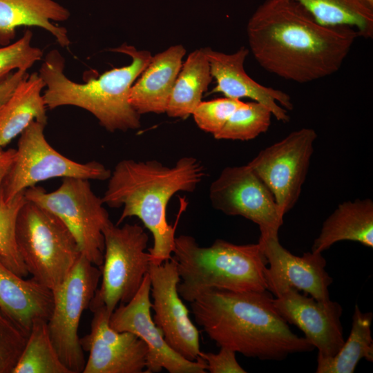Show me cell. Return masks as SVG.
Returning <instances> with one entry per match:
<instances>
[{
  "label": "cell",
  "instance_id": "cell-25",
  "mask_svg": "<svg viewBox=\"0 0 373 373\" xmlns=\"http://www.w3.org/2000/svg\"><path fill=\"white\" fill-rule=\"evenodd\" d=\"M291 1L323 26L348 27L354 30L359 37H373V6L367 0Z\"/></svg>",
  "mask_w": 373,
  "mask_h": 373
},
{
  "label": "cell",
  "instance_id": "cell-12",
  "mask_svg": "<svg viewBox=\"0 0 373 373\" xmlns=\"http://www.w3.org/2000/svg\"><path fill=\"white\" fill-rule=\"evenodd\" d=\"M209 197L215 209L256 223L260 235L278 234L283 225L273 194L248 164L225 167L211 184Z\"/></svg>",
  "mask_w": 373,
  "mask_h": 373
},
{
  "label": "cell",
  "instance_id": "cell-11",
  "mask_svg": "<svg viewBox=\"0 0 373 373\" xmlns=\"http://www.w3.org/2000/svg\"><path fill=\"white\" fill-rule=\"evenodd\" d=\"M316 138L313 128L296 130L261 150L247 164L270 190L283 215L300 197Z\"/></svg>",
  "mask_w": 373,
  "mask_h": 373
},
{
  "label": "cell",
  "instance_id": "cell-24",
  "mask_svg": "<svg viewBox=\"0 0 373 373\" xmlns=\"http://www.w3.org/2000/svg\"><path fill=\"white\" fill-rule=\"evenodd\" d=\"M212 79L204 48L191 52L178 75L165 113L182 119L192 115Z\"/></svg>",
  "mask_w": 373,
  "mask_h": 373
},
{
  "label": "cell",
  "instance_id": "cell-19",
  "mask_svg": "<svg viewBox=\"0 0 373 373\" xmlns=\"http://www.w3.org/2000/svg\"><path fill=\"white\" fill-rule=\"evenodd\" d=\"M52 307V290L19 276L0 257V308L6 316L28 335L35 321H48Z\"/></svg>",
  "mask_w": 373,
  "mask_h": 373
},
{
  "label": "cell",
  "instance_id": "cell-22",
  "mask_svg": "<svg viewBox=\"0 0 373 373\" xmlns=\"http://www.w3.org/2000/svg\"><path fill=\"white\" fill-rule=\"evenodd\" d=\"M351 240L373 247V202L370 198L345 201L324 221L312 251L322 253L334 243Z\"/></svg>",
  "mask_w": 373,
  "mask_h": 373
},
{
  "label": "cell",
  "instance_id": "cell-26",
  "mask_svg": "<svg viewBox=\"0 0 373 373\" xmlns=\"http://www.w3.org/2000/svg\"><path fill=\"white\" fill-rule=\"evenodd\" d=\"M373 314L363 313L354 307L352 329L347 341L332 357L317 358L316 373H353L358 362L365 358L373 361L371 325Z\"/></svg>",
  "mask_w": 373,
  "mask_h": 373
},
{
  "label": "cell",
  "instance_id": "cell-31",
  "mask_svg": "<svg viewBox=\"0 0 373 373\" xmlns=\"http://www.w3.org/2000/svg\"><path fill=\"white\" fill-rule=\"evenodd\" d=\"M244 102L229 97L201 101L192 115L197 126L213 135L224 126L232 113Z\"/></svg>",
  "mask_w": 373,
  "mask_h": 373
},
{
  "label": "cell",
  "instance_id": "cell-28",
  "mask_svg": "<svg viewBox=\"0 0 373 373\" xmlns=\"http://www.w3.org/2000/svg\"><path fill=\"white\" fill-rule=\"evenodd\" d=\"M272 116L271 111L260 103L243 102L213 137L216 140H253L269 129Z\"/></svg>",
  "mask_w": 373,
  "mask_h": 373
},
{
  "label": "cell",
  "instance_id": "cell-6",
  "mask_svg": "<svg viewBox=\"0 0 373 373\" xmlns=\"http://www.w3.org/2000/svg\"><path fill=\"white\" fill-rule=\"evenodd\" d=\"M15 236L28 274L50 290L65 280L82 255L64 222L28 200L19 211Z\"/></svg>",
  "mask_w": 373,
  "mask_h": 373
},
{
  "label": "cell",
  "instance_id": "cell-33",
  "mask_svg": "<svg viewBox=\"0 0 373 373\" xmlns=\"http://www.w3.org/2000/svg\"><path fill=\"white\" fill-rule=\"evenodd\" d=\"M236 354L235 351L229 348L220 347L216 354L201 352L200 358L205 361L207 370L211 373L247 372L238 363Z\"/></svg>",
  "mask_w": 373,
  "mask_h": 373
},
{
  "label": "cell",
  "instance_id": "cell-16",
  "mask_svg": "<svg viewBox=\"0 0 373 373\" xmlns=\"http://www.w3.org/2000/svg\"><path fill=\"white\" fill-rule=\"evenodd\" d=\"M91 312L90 333L80 338L83 350L89 353L83 373L144 372L147 345L131 332L113 329L104 307Z\"/></svg>",
  "mask_w": 373,
  "mask_h": 373
},
{
  "label": "cell",
  "instance_id": "cell-13",
  "mask_svg": "<svg viewBox=\"0 0 373 373\" xmlns=\"http://www.w3.org/2000/svg\"><path fill=\"white\" fill-rule=\"evenodd\" d=\"M151 279L149 273L134 297L119 305L110 316L111 327L118 332H129L148 346L145 373H205L207 364L202 359L189 361L175 352L165 341L151 316Z\"/></svg>",
  "mask_w": 373,
  "mask_h": 373
},
{
  "label": "cell",
  "instance_id": "cell-8",
  "mask_svg": "<svg viewBox=\"0 0 373 373\" xmlns=\"http://www.w3.org/2000/svg\"><path fill=\"white\" fill-rule=\"evenodd\" d=\"M104 255L102 282L91 300L90 311L104 307L111 314L120 304L128 303L149 273L151 257L146 251L149 236L137 224L123 226L111 222L104 230Z\"/></svg>",
  "mask_w": 373,
  "mask_h": 373
},
{
  "label": "cell",
  "instance_id": "cell-15",
  "mask_svg": "<svg viewBox=\"0 0 373 373\" xmlns=\"http://www.w3.org/2000/svg\"><path fill=\"white\" fill-rule=\"evenodd\" d=\"M258 242L269 265L265 269L268 291L277 296L295 288L319 301L330 300L328 288L333 280L325 269L322 253L294 255L280 245L276 233L260 235Z\"/></svg>",
  "mask_w": 373,
  "mask_h": 373
},
{
  "label": "cell",
  "instance_id": "cell-36",
  "mask_svg": "<svg viewBox=\"0 0 373 373\" xmlns=\"http://www.w3.org/2000/svg\"><path fill=\"white\" fill-rule=\"evenodd\" d=\"M367 1L373 6V0H367Z\"/></svg>",
  "mask_w": 373,
  "mask_h": 373
},
{
  "label": "cell",
  "instance_id": "cell-18",
  "mask_svg": "<svg viewBox=\"0 0 373 373\" xmlns=\"http://www.w3.org/2000/svg\"><path fill=\"white\" fill-rule=\"evenodd\" d=\"M211 74L216 81L213 93L226 97L240 99L249 98L267 106L278 121H289L287 111L294 108L290 96L283 90L263 86L245 72L244 64L249 50L240 47L233 53L227 54L204 48Z\"/></svg>",
  "mask_w": 373,
  "mask_h": 373
},
{
  "label": "cell",
  "instance_id": "cell-35",
  "mask_svg": "<svg viewBox=\"0 0 373 373\" xmlns=\"http://www.w3.org/2000/svg\"><path fill=\"white\" fill-rule=\"evenodd\" d=\"M16 149L0 150V195L3 183L13 164Z\"/></svg>",
  "mask_w": 373,
  "mask_h": 373
},
{
  "label": "cell",
  "instance_id": "cell-17",
  "mask_svg": "<svg viewBox=\"0 0 373 373\" xmlns=\"http://www.w3.org/2000/svg\"><path fill=\"white\" fill-rule=\"evenodd\" d=\"M273 305L287 323L298 327L317 348V358L334 356L343 345V308L338 303L319 301L289 288L273 298Z\"/></svg>",
  "mask_w": 373,
  "mask_h": 373
},
{
  "label": "cell",
  "instance_id": "cell-5",
  "mask_svg": "<svg viewBox=\"0 0 373 373\" xmlns=\"http://www.w3.org/2000/svg\"><path fill=\"white\" fill-rule=\"evenodd\" d=\"M172 254L180 278L178 291L188 302L210 289L267 290V260L258 242L236 245L217 239L201 247L193 237L181 235L175 238Z\"/></svg>",
  "mask_w": 373,
  "mask_h": 373
},
{
  "label": "cell",
  "instance_id": "cell-14",
  "mask_svg": "<svg viewBox=\"0 0 373 373\" xmlns=\"http://www.w3.org/2000/svg\"><path fill=\"white\" fill-rule=\"evenodd\" d=\"M149 274L154 323L179 354L189 361L201 360L199 331L178 291L180 278L175 260L171 257L160 265L151 263Z\"/></svg>",
  "mask_w": 373,
  "mask_h": 373
},
{
  "label": "cell",
  "instance_id": "cell-23",
  "mask_svg": "<svg viewBox=\"0 0 373 373\" xmlns=\"http://www.w3.org/2000/svg\"><path fill=\"white\" fill-rule=\"evenodd\" d=\"M45 84L32 73L17 87L0 114V150L8 145L34 121L46 126L47 107L42 93Z\"/></svg>",
  "mask_w": 373,
  "mask_h": 373
},
{
  "label": "cell",
  "instance_id": "cell-3",
  "mask_svg": "<svg viewBox=\"0 0 373 373\" xmlns=\"http://www.w3.org/2000/svg\"><path fill=\"white\" fill-rule=\"evenodd\" d=\"M205 174L202 163L192 156L171 167L156 160L124 159L111 172L102 199L111 208H123L117 225L133 216L142 222L153 238L151 263L160 265L171 258L175 238L177 223H168L167 204L178 192H193Z\"/></svg>",
  "mask_w": 373,
  "mask_h": 373
},
{
  "label": "cell",
  "instance_id": "cell-32",
  "mask_svg": "<svg viewBox=\"0 0 373 373\" xmlns=\"http://www.w3.org/2000/svg\"><path fill=\"white\" fill-rule=\"evenodd\" d=\"M28 334L0 308V373H12Z\"/></svg>",
  "mask_w": 373,
  "mask_h": 373
},
{
  "label": "cell",
  "instance_id": "cell-7",
  "mask_svg": "<svg viewBox=\"0 0 373 373\" xmlns=\"http://www.w3.org/2000/svg\"><path fill=\"white\" fill-rule=\"evenodd\" d=\"M24 196L59 218L73 235L82 254L100 269L104 255L103 230L111 221L89 180L64 178L53 191L36 185L26 189Z\"/></svg>",
  "mask_w": 373,
  "mask_h": 373
},
{
  "label": "cell",
  "instance_id": "cell-21",
  "mask_svg": "<svg viewBox=\"0 0 373 373\" xmlns=\"http://www.w3.org/2000/svg\"><path fill=\"white\" fill-rule=\"evenodd\" d=\"M70 12L53 0H0V45L11 43L19 26H37L50 32L63 48L70 44L68 31L52 21H64Z\"/></svg>",
  "mask_w": 373,
  "mask_h": 373
},
{
  "label": "cell",
  "instance_id": "cell-2",
  "mask_svg": "<svg viewBox=\"0 0 373 373\" xmlns=\"http://www.w3.org/2000/svg\"><path fill=\"white\" fill-rule=\"evenodd\" d=\"M195 321L218 347L247 357L282 361L312 351L278 314L267 290L235 292L207 290L191 303Z\"/></svg>",
  "mask_w": 373,
  "mask_h": 373
},
{
  "label": "cell",
  "instance_id": "cell-1",
  "mask_svg": "<svg viewBox=\"0 0 373 373\" xmlns=\"http://www.w3.org/2000/svg\"><path fill=\"white\" fill-rule=\"evenodd\" d=\"M247 33L264 70L299 84L336 73L359 37L350 28L318 23L291 0H265L249 19Z\"/></svg>",
  "mask_w": 373,
  "mask_h": 373
},
{
  "label": "cell",
  "instance_id": "cell-9",
  "mask_svg": "<svg viewBox=\"0 0 373 373\" xmlns=\"http://www.w3.org/2000/svg\"><path fill=\"white\" fill-rule=\"evenodd\" d=\"M46 125L32 122L19 135L13 164L3 183L0 200L7 202L40 182L55 178L108 180L111 171L97 161L75 162L46 140Z\"/></svg>",
  "mask_w": 373,
  "mask_h": 373
},
{
  "label": "cell",
  "instance_id": "cell-30",
  "mask_svg": "<svg viewBox=\"0 0 373 373\" xmlns=\"http://www.w3.org/2000/svg\"><path fill=\"white\" fill-rule=\"evenodd\" d=\"M32 31L26 30L17 41L0 47V80L13 71H27L42 59V50L32 45Z\"/></svg>",
  "mask_w": 373,
  "mask_h": 373
},
{
  "label": "cell",
  "instance_id": "cell-34",
  "mask_svg": "<svg viewBox=\"0 0 373 373\" xmlns=\"http://www.w3.org/2000/svg\"><path fill=\"white\" fill-rule=\"evenodd\" d=\"M28 75L27 71L17 70L0 80V114L17 87Z\"/></svg>",
  "mask_w": 373,
  "mask_h": 373
},
{
  "label": "cell",
  "instance_id": "cell-4",
  "mask_svg": "<svg viewBox=\"0 0 373 373\" xmlns=\"http://www.w3.org/2000/svg\"><path fill=\"white\" fill-rule=\"evenodd\" d=\"M109 50L128 55L131 63L114 68L84 84L68 78L64 73V58L57 50H50L39 71L45 84L43 95L47 108H81L91 113L109 132L140 128V115L129 102L130 90L152 55L148 50H137L126 43Z\"/></svg>",
  "mask_w": 373,
  "mask_h": 373
},
{
  "label": "cell",
  "instance_id": "cell-20",
  "mask_svg": "<svg viewBox=\"0 0 373 373\" xmlns=\"http://www.w3.org/2000/svg\"><path fill=\"white\" fill-rule=\"evenodd\" d=\"M185 54V48L178 44L151 57L130 90L129 102L139 115L166 113Z\"/></svg>",
  "mask_w": 373,
  "mask_h": 373
},
{
  "label": "cell",
  "instance_id": "cell-29",
  "mask_svg": "<svg viewBox=\"0 0 373 373\" xmlns=\"http://www.w3.org/2000/svg\"><path fill=\"white\" fill-rule=\"evenodd\" d=\"M26 201L24 193L7 202L0 200V257L12 271L23 278L28 272L18 251L15 231L19 211Z\"/></svg>",
  "mask_w": 373,
  "mask_h": 373
},
{
  "label": "cell",
  "instance_id": "cell-10",
  "mask_svg": "<svg viewBox=\"0 0 373 373\" xmlns=\"http://www.w3.org/2000/svg\"><path fill=\"white\" fill-rule=\"evenodd\" d=\"M100 278L101 269L82 254L65 280L52 290L53 307L47 321L48 332L61 361L70 373H83L85 367L78 328Z\"/></svg>",
  "mask_w": 373,
  "mask_h": 373
},
{
  "label": "cell",
  "instance_id": "cell-27",
  "mask_svg": "<svg viewBox=\"0 0 373 373\" xmlns=\"http://www.w3.org/2000/svg\"><path fill=\"white\" fill-rule=\"evenodd\" d=\"M12 373H70L52 343L46 321L33 323Z\"/></svg>",
  "mask_w": 373,
  "mask_h": 373
}]
</instances>
